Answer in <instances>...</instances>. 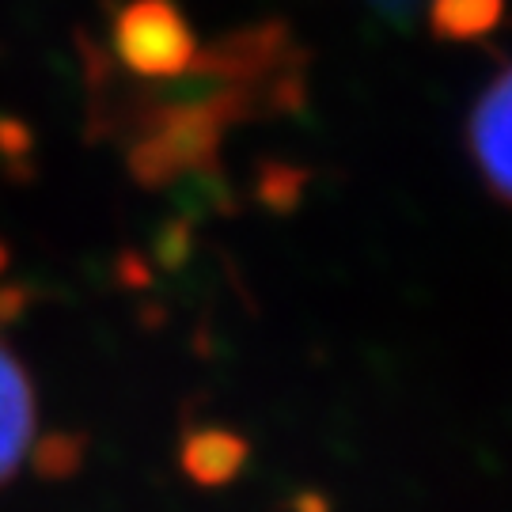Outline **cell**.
I'll use <instances>...</instances> for the list:
<instances>
[{"label":"cell","instance_id":"cell-1","mask_svg":"<svg viewBox=\"0 0 512 512\" xmlns=\"http://www.w3.org/2000/svg\"><path fill=\"white\" fill-rule=\"evenodd\" d=\"M114 54L129 73L145 80H167L194 65L198 38L179 4L171 0H129L114 16Z\"/></svg>","mask_w":512,"mask_h":512},{"label":"cell","instance_id":"cell-2","mask_svg":"<svg viewBox=\"0 0 512 512\" xmlns=\"http://www.w3.org/2000/svg\"><path fill=\"white\" fill-rule=\"evenodd\" d=\"M467 133L482 183L512 205V65L482 92Z\"/></svg>","mask_w":512,"mask_h":512},{"label":"cell","instance_id":"cell-3","mask_svg":"<svg viewBox=\"0 0 512 512\" xmlns=\"http://www.w3.org/2000/svg\"><path fill=\"white\" fill-rule=\"evenodd\" d=\"M35 437V391L8 346L0 342V482L16 475Z\"/></svg>","mask_w":512,"mask_h":512},{"label":"cell","instance_id":"cell-4","mask_svg":"<svg viewBox=\"0 0 512 512\" xmlns=\"http://www.w3.org/2000/svg\"><path fill=\"white\" fill-rule=\"evenodd\" d=\"M247 452L251 448L239 433L220 429V425H205V429H198V433H190L183 440L179 463L198 486H224V482H232L243 471Z\"/></svg>","mask_w":512,"mask_h":512},{"label":"cell","instance_id":"cell-5","mask_svg":"<svg viewBox=\"0 0 512 512\" xmlns=\"http://www.w3.org/2000/svg\"><path fill=\"white\" fill-rule=\"evenodd\" d=\"M505 16V0H429V27L440 42H475Z\"/></svg>","mask_w":512,"mask_h":512},{"label":"cell","instance_id":"cell-6","mask_svg":"<svg viewBox=\"0 0 512 512\" xmlns=\"http://www.w3.org/2000/svg\"><path fill=\"white\" fill-rule=\"evenodd\" d=\"M27 452L42 478H69L84 463V437L80 433H46Z\"/></svg>","mask_w":512,"mask_h":512},{"label":"cell","instance_id":"cell-7","mask_svg":"<svg viewBox=\"0 0 512 512\" xmlns=\"http://www.w3.org/2000/svg\"><path fill=\"white\" fill-rule=\"evenodd\" d=\"M300 171L285 164H266L258 171V198L270 205V209H293L296 198H300Z\"/></svg>","mask_w":512,"mask_h":512},{"label":"cell","instance_id":"cell-8","mask_svg":"<svg viewBox=\"0 0 512 512\" xmlns=\"http://www.w3.org/2000/svg\"><path fill=\"white\" fill-rule=\"evenodd\" d=\"M31 148H35V133H31V126H27L23 118L0 114V156H4L8 164H19V160L31 156Z\"/></svg>","mask_w":512,"mask_h":512},{"label":"cell","instance_id":"cell-9","mask_svg":"<svg viewBox=\"0 0 512 512\" xmlns=\"http://www.w3.org/2000/svg\"><path fill=\"white\" fill-rule=\"evenodd\" d=\"M186 255H190V228H186L183 220H175V224H167L164 232L156 236V262L164 270H175V266H183Z\"/></svg>","mask_w":512,"mask_h":512},{"label":"cell","instance_id":"cell-10","mask_svg":"<svg viewBox=\"0 0 512 512\" xmlns=\"http://www.w3.org/2000/svg\"><path fill=\"white\" fill-rule=\"evenodd\" d=\"M27 308V289L23 285H0V323H16Z\"/></svg>","mask_w":512,"mask_h":512},{"label":"cell","instance_id":"cell-11","mask_svg":"<svg viewBox=\"0 0 512 512\" xmlns=\"http://www.w3.org/2000/svg\"><path fill=\"white\" fill-rule=\"evenodd\" d=\"M122 277H126L129 285H141V281H148V270L141 266V258L137 255H122Z\"/></svg>","mask_w":512,"mask_h":512},{"label":"cell","instance_id":"cell-12","mask_svg":"<svg viewBox=\"0 0 512 512\" xmlns=\"http://www.w3.org/2000/svg\"><path fill=\"white\" fill-rule=\"evenodd\" d=\"M376 4H380V8H384L387 16H406V12H410V8H414V0H376Z\"/></svg>","mask_w":512,"mask_h":512},{"label":"cell","instance_id":"cell-13","mask_svg":"<svg viewBox=\"0 0 512 512\" xmlns=\"http://www.w3.org/2000/svg\"><path fill=\"white\" fill-rule=\"evenodd\" d=\"M8 262H12V251H8V247H4V243H0V274H4V270H8Z\"/></svg>","mask_w":512,"mask_h":512}]
</instances>
